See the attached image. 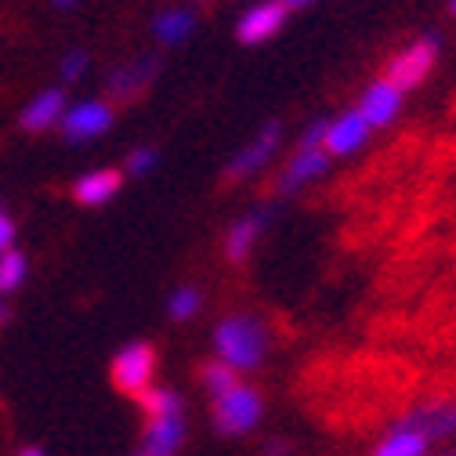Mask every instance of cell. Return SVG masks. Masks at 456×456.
Masks as SVG:
<instances>
[{
    "label": "cell",
    "mask_w": 456,
    "mask_h": 456,
    "mask_svg": "<svg viewBox=\"0 0 456 456\" xmlns=\"http://www.w3.org/2000/svg\"><path fill=\"white\" fill-rule=\"evenodd\" d=\"M214 352H217V362L232 366L236 373H254L265 366V359L272 352V333H268L265 319L254 312L224 315L214 326Z\"/></svg>",
    "instance_id": "1"
},
{
    "label": "cell",
    "mask_w": 456,
    "mask_h": 456,
    "mask_svg": "<svg viewBox=\"0 0 456 456\" xmlns=\"http://www.w3.org/2000/svg\"><path fill=\"white\" fill-rule=\"evenodd\" d=\"M214 431L224 438H243L254 428H261L265 420V398L254 384H236L232 391H224L221 398H214Z\"/></svg>",
    "instance_id": "2"
},
{
    "label": "cell",
    "mask_w": 456,
    "mask_h": 456,
    "mask_svg": "<svg viewBox=\"0 0 456 456\" xmlns=\"http://www.w3.org/2000/svg\"><path fill=\"white\" fill-rule=\"evenodd\" d=\"M279 145H282V120H265V124L254 131V138H250L232 159H228L224 182H228V185H240V182L257 178L261 170L275 159Z\"/></svg>",
    "instance_id": "3"
},
{
    "label": "cell",
    "mask_w": 456,
    "mask_h": 456,
    "mask_svg": "<svg viewBox=\"0 0 456 456\" xmlns=\"http://www.w3.org/2000/svg\"><path fill=\"white\" fill-rule=\"evenodd\" d=\"M438 51H442V40L435 33H424L420 40H413L410 47H403L395 54V59L387 62V69H384V77L398 91H413L431 77V69L438 62Z\"/></svg>",
    "instance_id": "4"
},
{
    "label": "cell",
    "mask_w": 456,
    "mask_h": 456,
    "mask_svg": "<svg viewBox=\"0 0 456 456\" xmlns=\"http://www.w3.org/2000/svg\"><path fill=\"white\" fill-rule=\"evenodd\" d=\"M109 373H112L117 391H124V395L149 391L152 387V373H156V348L145 345V340H134V345H127L117 359H112Z\"/></svg>",
    "instance_id": "5"
},
{
    "label": "cell",
    "mask_w": 456,
    "mask_h": 456,
    "mask_svg": "<svg viewBox=\"0 0 456 456\" xmlns=\"http://www.w3.org/2000/svg\"><path fill=\"white\" fill-rule=\"evenodd\" d=\"M330 152L326 149H301L297 145V152L282 163V170H279V178H275V192L279 196H297L301 189H308L312 182H319L326 170H330Z\"/></svg>",
    "instance_id": "6"
},
{
    "label": "cell",
    "mask_w": 456,
    "mask_h": 456,
    "mask_svg": "<svg viewBox=\"0 0 456 456\" xmlns=\"http://www.w3.org/2000/svg\"><path fill=\"white\" fill-rule=\"evenodd\" d=\"M272 217H275V207H254L243 217H236L224 232V257L232 265H243L254 254V247L261 243V236L268 232Z\"/></svg>",
    "instance_id": "7"
},
{
    "label": "cell",
    "mask_w": 456,
    "mask_h": 456,
    "mask_svg": "<svg viewBox=\"0 0 456 456\" xmlns=\"http://www.w3.org/2000/svg\"><path fill=\"white\" fill-rule=\"evenodd\" d=\"M112 120H117V112H112L109 102H98V98L77 102V105L66 109V117H62V134L69 142H94L112 127Z\"/></svg>",
    "instance_id": "8"
},
{
    "label": "cell",
    "mask_w": 456,
    "mask_h": 456,
    "mask_svg": "<svg viewBox=\"0 0 456 456\" xmlns=\"http://www.w3.org/2000/svg\"><path fill=\"white\" fill-rule=\"evenodd\" d=\"M287 15H290V8L282 4V0H257V4L247 8V12L240 15V22H236V37H240V44H247V47L268 44V40L282 29Z\"/></svg>",
    "instance_id": "9"
},
{
    "label": "cell",
    "mask_w": 456,
    "mask_h": 456,
    "mask_svg": "<svg viewBox=\"0 0 456 456\" xmlns=\"http://www.w3.org/2000/svg\"><path fill=\"white\" fill-rule=\"evenodd\" d=\"M370 134H373V127L366 124L362 112L359 109H345L340 117L330 120L322 149L330 152V159H345V156H355L359 149H366Z\"/></svg>",
    "instance_id": "10"
},
{
    "label": "cell",
    "mask_w": 456,
    "mask_h": 456,
    "mask_svg": "<svg viewBox=\"0 0 456 456\" xmlns=\"http://www.w3.org/2000/svg\"><path fill=\"white\" fill-rule=\"evenodd\" d=\"M403 105H406V91H398L387 77H380V80H373L366 91H362V98H359V112L366 117V124L373 127V131H380V127H391L398 117H403Z\"/></svg>",
    "instance_id": "11"
},
{
    "label": "cell",
    "mask_w": 456,
    "mask_h": 456,
    "mask_svg": "<svg viewBox=\"0 0 456 456\" xmlns=\"http://www.w3.org/2000/svg\"><path fill=\"white\" fill-rule=\"evenodd\" d=\"M182 445H185V413L149 417V428L134 456H178Z\"/></svg>",
    "instance_id": "12"
},
{
    "label": "cell",
    "mask_w": 456,
    "mask_h": 456,
    "mask_svg": "<svg viewBox=\"0 0 456 456\" xmlns=\"http://www.w3.org/2000/svg\"><path fill=\"white\" fill-rule=\"evenodd\" d=\"M398 424L420 431L431 445L435 442H445V438L456 435V403H428V406H417V410H410Z\"/></svg>",
    "instance_id": "13"
},
{
    "label": "cell",
    "mask_w": 456,
    "mask_h": 456,
    "mask_svg": "<svg viewBox=\"0 0 456 456\" xmlns=\"http://www.w3.org/2000/svg\"><path fill=\"white\" fill-rule=\"evenodd\" d=\"M156 77H159V59H156V54H145V59H131V62H124L120 69L109 73V94L120 98V102H131V98H138Z\"/></svg>",
    "instance_id": "14"
},
{
    "label": "cell",
    "mask_w": 456,
    "mask_h": 456,
    "mask_svg": "<svg viewBox=\"0 0 456 456\" xmlns=\"http://www.w3.org/2000/svg\"><path fill=\"white\" fill-rule=\"evenodd\" d=\"M66 94L59 91V87H47V91H40L26 109H22V127L26 131H51L54 124H62V117H66Z\"/></svg>",
    "instance_id": "15"
},
{
    "label": "cell",
    "mask_w": 456,
    "mask_h": 456,
    "mask_svg": "<svg viewBox=\"0 0 456 456\" xmlns=\"http://www.w3.org/2000/svg\"><path fill=\"white\" fill-rule=\"evenodd\" d=\"M196 33V12L192 8H167L152 22V37L159 47H178Z\"/></svg>",
    "instance_id": "16"
},
{
    "label": "cell",
    "mask_w": 456,
    "mask_h": 456,
    "mask_svg": "<svg viewBox=\"0 0 456 456\" xmlns=\"http://www.w3.org/2000/svg\"><path fill=\"white\" fill-rule=\"evenodd\" d=\"M120 185H124L120 170H91V175H84V178L73 185V196H77V203H84V207H102V203H109L112 196L120 192Z\"/></svg>",
    "instance_id": "17"
},
{
    "label": "cell",
    "mask_w": 456,
    "mask_h": 456,
    "mask_svg": "<svg viewBox=\"0 0 456 456\" xmlns=\"http://www.w3.org/2000/svg\"><path fill=\"white\" fill-rule=\"evenodd\" d=\"M428 449H431V442H428L420 431L395 424V428L377 442L373 456H428Z\"/></svg>",
    "instance_id": "18"
},
{
    "label": "cell",
    "mask_w": 456,
    "mask_h": 456,
    "mask_svg": "<svg viewBox=\"0 0 456 456\" xmlns=\"http://www.w3.org/2000/svg\"><path fill=\"white\" fill-rule=\"evenodd\" d=\"M138 403L145 410V417H170V413H185L182 395L175 387H149L138 395Z\"/></svg>",
    "instance_id": "19"
},
{
    "label": "cell",
    "mask_w": 456,
    "mask_h": 456,
    "mask_svg": "<svg viewBox=\"0 0 456 456\" xmlns=\"http://www.w3.org/2000/svg\"><path fill=\"white\" fill-rule=\"evenodd\" d=\"M200 308H203V294H200L196 287H178L175 294H170V301H167V315L175 319V322L196 319Z\"/></svg>",
    "instance_id": "20"
},
{
    "label": "cell",
    "mask_w": 456,
    "mask_h": 456,
    "mask_svg": "<svg viewBox=\"0 0 456 456\" xmlns=\"http://www.w3.org/2000/svg\"><path fill=\"white\" fill-rule=\"evenodd\" d=\"M236 384H240V373H236L232 366H224V362L203 366V387H207L210 398H221L224 391H232Z\"/></svg>",
    "instance_id": "21"
},
{
    "label": "cell",
    "mask_w": 456,
    "mask_h": 456,
    "mask_svg": "<svg viewBox=\"0 0 456 456\" xmlns=\"http://www.w3.org/2000/svg\"><path fill=\"white\" fill-rule=\"evenodd\" d=\"M26 279V257L19 250L0 254V290H15Z\"/></svg>",
    "instance_id": "22"
},
{
    "label": "cell",
    "mask_w": 456,
    "mask_h": 456,
    "mask_svg": "<svg viewBox=\"0 0 456 456\" xmlns=\"http://www.w3.org/2000/svg\"><path fill=\"white\" fill-rule=\"evenodd\" d=\"M159 163V152L152 149V145H138L131 156H127V175H134V178H145V175H152V167Z\"/></svg>",
    "instance_id": "23"
},
{
    "label": "cell",
    "mask_w": 456,
    "mask_h": 456,
    "mask_svg": "<svg viewBox=\"0 0 456 456\" xmlns=\"http://www.w3.org/2000/svg\"><path fill=\"white\" fill-rule=\"evenodd\" d=\"M59 73H62V80H80L87 73V54L84 51H69L62 59V66H59Z\"/></svg>",
    "instance_id": "24"
},
{
    "label": "cell",
    "mask_w": 456,
    "mask_h": 456,
    "mask_svg": "<svg viewBox=\"0 0 456 456\" xmlns=\"http://www.w3.org/2000/svg\"><path fill=\"white\" fill-rule=\"evenodd\" d=\"M326 127H330L326 117L312 120V124L301 131V149H322V142H326Z\"/></svg>",
    "instance_id": "25"
},
{
    "label": "cell",
    "mask_w": 456,
    "mask_h": 456,
    "mask_svg": "<svg viewBox=\"0 0 456 456\" xmlns=\"http://www.w3.org/2000/svg\"><path fill=\"white\" fill-rule=\"evenodd\" d=\"M12 243H15V224H12L4 214H0V254H8Z\"/></svg>",
    "instance_id": "26"
},
{
    "label": "cell",
    "mask_w": 456,
    "mask_h": 456,
    "mask_svg": "<svg viewBox=\"0 0 456 456\" xmlns=\"http://www.w3.org/2000/svg\"><path fill=\"white\" fill-rule=\"evenodd\" d=\"M290 12H297V8H312V4H319V0H282Z\"/></svg>",
    "instance_id": "27"
},
{
    "label": "cell",
    "mask_w": 456,
    "mask_h": 456,
    "mask_svg": "<svg viewBox=\"0 0 456 456\" xmlns=\"http://www.w3.org/2000/svg\"><path fill=\"white\" fill-rule=\"evenodd\" d=\"M54 8H73V4H80V0H51Z\"/></svg>",
    "instance_id": "28"
},
{
    "label": "cell",
    "mask_w": 456,
    "mask_h": 456,
    "mask_svg": "<svg viewBox=\"0 0 456 456\" xmlns=\"http://www.w3.org/2000/svg\"><path fill=\"white\" fill-rule=\"evenodd\" d=\"M19 456H44V452H40V449H33V445H29V449H22V452H19Z\"/></svg>",
    "instance_id": "29"
},
{
    "label": "cell",
    "mask_w": 456,
    "mask_h": 456,
    "mask_svg": "<svg viewBox=\"0 0 456 456\" xmlns=\"http://www.w3.org/2000/svg\"><path fill=\"white\" fill-rule=\"evenodd\" d=\"M449 15H456V0H449Z\"/></svg>",
    "instance_id": "30"
},
{
    "label": "cell",
    "mask_w": 456,
    "mask_h": 456,
    "mask_svg": "<svg viewBox=\"0 0 456 456\" xmlns=\"http://www.w3.org/2000/svg\"><path fill=\"white\" fill-rule=\"evenodd\" d=\"M4 312H8V308H4V305H0V322H4Z\"/></svg>",
    "instance_id": "31"
},
{
    "label": "cell",
    "mask_w": 456,
    "mask_h": 456,
    "mask_svg": "<svg viewBox=\"0 0 456 456\" xmlns=\"http://www.w3.org/2000/svg\"><path fill=\"white\" fill-rule=\"evenodd\" d=\"M452 456H456V452H452Z\"/></svg>",
    "instance_id": "32"
}]
</instances>
